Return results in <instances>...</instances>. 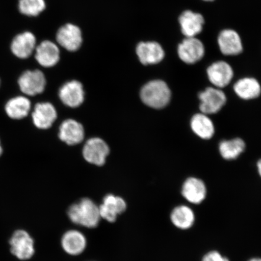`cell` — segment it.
Segmentation results:
<instances>
[{
	"mask_svg": "<svg viewBox=\"0 0 261 261\" xmlns=\"http://www.w3.org/2000/svg\"><path fill=\"white\" fill-rule=\"evenodd\" d=\"M67 215L73 223L89 228L96 227L101 219L99 206L88 198L70 205Z\"/></svg>",
	"mask_w": 261,
	"mask_h": 261,
	"instance_id": "cell-1",
	"label": "cell"
},
{
	"mask_svg": "<svg viewBox=\"0 0 261 261\" xmlns=\"http://www.w3.org/2000/svg\"><path fill=\"white\" fill-rule=\"evenodd\" d=\"M140 97L147 106L155 109H162L170 102L171 92L165 82L153 80L143 87Z\"/></svg>",
	"mask_w": 261,
	"mask_h": 261,
	"instance_id": "cell-2",
	"label": "cell"
},
{
	"mask_svg": "<svg viewBox=\"0 0 261 261\" xmlns=\"http://www.w3.org/2000/svg\"><path fill=\"white\" fill-rule=\"evenodd\" d=\"M9 244L11 252L19 260H29L34 255V240L27 231L22 229L15 231L9 240Z\"/></svg>",
	"mask_w": 261,
	"mask_h": 261,
	"instance_id": "cell-3",
	"label": "cell"
},
{
	"mask_svg": "<svg viewBox=\"0 0 261 261\" xmlns=\"http://www.w3.org/2000/svg\"><path fill=\"white\" fill-rule=\"evenodd\" d=\"M202 113L212 114L219 112L226 103V94L217 87H208L199 94Z\"/></svg>",
	"mask_w": 261,
	"mask_h": 261,
	"instance_id": "cell-4",
	"label": "cell"
},
{
	"mask_svg": "<svg viewBox=\"0 0 261 261\" xmlns=\"http://www.w3.org/2000/svg\"><path fill=\"white\" fill-rule=\"evenodd\" d=\"M18 85L19 89L25 95L34 96L43 92L46 86V80L40 70H28L19 77Z\"/></svg>",
	"mask_w": 261,
	"mask_h": 261,
	"instance_id": "cell-5",
	"label": "cell"
},
{
	"mask_svg": "<svg viewBox=\"0 0 261 261\" xmlns=\"http://www.w3.org/2000/svg\"><path fill=\"white\" fill-rule=\"evenodd\" d=\"M179 58L188 64H194L203 58L205 48L203 42L195 37L186 38L178 45Z\"/></svg>",
	"mask_w": 261,
	"mask_h": 261,
	"instance_id": "cell-6",
	"label": "cell"
},
{
	"mask_svg": "<svg viewBox=\"0 0 261 261\" xmlns=\"http://www.w3.org/2000/svg\"><path fill=\"white\" fill-rule=\"evenodd\" d=\"M110 148L106 142L98 138L88 140L83 149L84 158L88 162L97 166L105 164Z\"/></svg>",
	"mask_w": 261,
	"mask_h": 261,
	"instance_id": "cell-7",
	"label": "cell"
},
{
	"mask_svg": "<svg viewBox=\"0 0 261 261\" xmlns=\"http://www.w3.org/2000/svg\"><path fill=\"white\" fill-rule=\"evenodd\" d=\"M56 38L58 43L69 51L79 50L83 43V35L80 28L72 24L62 26L57 32Z\"/></svg>",
	"mask_w": 261,
	"mask_h": 261,
	"instance_id": "cell-8",
	"label": "cell"
},
{
	"mask_svg": "<svg viewBox=\"0 0 261 261\" xmlns=\"http://www.w3.org/2000/svg\"><path fill=\"white\" fill-rule=\"evenodd\" d=\"M126 201L122 198L113 194L107 195L99 206L100 218L114 223L117 217L126 211Z\"/></svg>",
	"mask_w": 261,
	"mask_h": 261,
	"instance_id": "cell-9",
	"label": "cell"
},
{
	"mask_svg": "<svg viewBox=\"0 0 261 261\" xmlns=\"http://www.w3.org/2000/svg\"><path fill=\"white\" fill-rule=\"evenodd\" d=\"M136 54L140 63L145 65L161 63L165 55L162 45L155 41L140 42L137 45Z\"/></svg>",
	"mask_w": 261,
	"mask_h": 261,
	"instance_id": "cell-10",
	"label": "cell"
},
{
	"mask_svg": "<svg viewBox=\"0 0 261 261\" xmlns=\"http://www.w3.org/2000/svg\"><path fill=\"white\" fill-rule=\"evenodd\" d=\"M208 80L218 89L226 87L230 83L233 77L232 68L226 62H215L207 68Z\"/></svg>",
	"mask_w": 261,
	"mask_h": 261,
	"instance_id": "cell-11",
	"label": "cell"
},
{
	"mask_svg": "<svg viewBox=\"0 0 261 261\" xmlns=\"http://www.w3.org/2000/svg\"><path fill=\"white\" fill-rule=\"evenodd\" d=\"M59 96L62 102L67 107H80L84 100L83 84L77 81L67 82L61 87Z\"/></svg>",
	"mask_w": 261,
	"mask_h": 261,
	"instance_id": "cell-12",
	"label": "cell"
},
{
	"mask_svg": "<svg viewBox=\"0 0 261 261\" xmlns=\"http://www.w3.org/2000/svg\"><path fill=\"white\" fill-rule=\"evenodd\" d=\"M218 43L221 53L226 56L239 55L243 50L240 36L232 29L221 31L218 36Z\"/></svg>",
	"mask_w": 261,
	"mask_h": 261,
	"instance_id": "cell-13",
	"label": "cell"
},
{
	"mask_svg": "<svg viewBox=\"0 0 261 261\" xmlns=\"http://www.w3.org/2000/svg\"><path fill=\"white\" fill-rule=\"evenodd\" d=\"M178 21L186 38L195 37L203 31L204 19L199 13L187 10L179 16Z\"/></svg>",
	"mask_w": 261,
	"mask_h": 261,
	"instance_id": "cell-14",
	"label": "cell"
},
{
	"mask_svg": "<svg viewBox=\"0 0 261 261\" xmlns=\"http://www.w3.org/2000/svg\"><path fill=\"white\" fill-rule=\"evenodd\" d=\"M35 59L41 66L50 68L55 66L60 60V50L54 42L45 40L35 48Z\"/></svg>",
	"mask_w": 261,
	"mask_h": 261,
	"instance_id": "cell-15",
	"label": "cell"
},
{
	"mask_svg": "<svg viewBox=\"0 0 261 261\" xmlns=\"http://www.w3.org/2000/svg\"><path fill=\"white\" fill-rule=\"evenodd\" d=\"M61 247L69 255L77 256L83 253L87 246L86 236L77 230H70L65 232L61 241Z\"/></svg>",
	"mask_w": 261,
	"mask_h": 261,
	"instance_id": "cell-16",
	"label": "cell"
},
{
	"mask_svg": "<svg viewBox=\"0 0 261 261\" xmlns=\"http://www.w3.org/2000/svg\"><path fill=\"white\" fill-rule=\"evenodd\" d=\"M33 122L39 129H46L53 125L57 118L56 109L49 102L38 103L32 114Z\"/></svg>",
	"mask_w": 261,
	"mask_h": 261,
	"instance_id": "cell-17",
	"label": "cell"
},
{
	"mask_svg": "<svg viewBox=\"0 0 261 261\" xmlns=\"http://www.w3.org/2000/svg\"><path fill=\"white\" fill-rule=\"evenodd\" d=\"M37 39L30 32H25L16 35L11 44V50L16 57L27 59L35 50Z\"/></svg>",
	"mask_w": 261,
	"mask_h": 261,
	"instance_id": "cell-18",
	"label": "cell"
},
{
	"mask_svg": "<svg viewBox=\"0 0 261 261\" xmlns=\"http://www.w3.org/2000/svg\"><path fill=\"white\" fill-rule=\"evenodd\" d=\"M181 194L189 203L199 204L206 197L207 189L201 179L190 177L182 185Z\"/></svg>",
	"mask_w": 261,
	"mask_h": 261,
	"instance_id": "cell-19",
	"label": "cell"
},
{
	"mask_svg": "<svg viewBox=\"0 0 261 261\" xmlns=\"http://www.w3.org/2000/svg\"><path fill=\"white\" fill-rule=\"evenodd\" d=\"M59 137L62 141L68 145H77L83 141L84 138V127L76 120H65L60 126Z\"/></svg>",
	"mask_w": 261,
	"mask_h": 261,
	"instance_id": "cell-20",
	"label": "cell"
},
{
	"mask_svg": "<svg viewBox=\"0 0 261 261\" xmlns=\"http://www.w3.org/2000/svg\"><path fill=\"white\" fill-rule=\"evenodd\" d=\"M233 89L237 95L244 100L256 99L261 93L259 82L252 77H244L238 81Z\"/></svg>",
	"mask_w": 261,
	"mask_h": 261,
	"instance_id": "cell-21",
	"label": "cell"
},
{
	"mask_svg": "<svg viewBox=\"0 0 261 261\" xmlns=\"http://www.w3.org/2000/svg\"><path fill=\"white\" fill-rule=\"evenodd\" d=\"M173 225L181 230H188L193 226L195 221L194 212L185 205L173 208L170 215Z\"/></svg>",
	"mask_w": 261,
	"mask_h": 261,
	"instance_id": "cell-22",
	"label": "cell"
},
{
	"mask_svg": "<svg viewBox=\"0 0 261 261\" xmlns=\"http://www.w3.org/2000/svg\"><path fill=\"white\" fill-rule=\"evenodd\" d=\"M31 109V101L25 96L12 98L5 106L6 114L10 118L14 120L24 119L28 116Z\"/></svg>",
	"mask_w": 261,
	"mask_h": 261,
	"instance_id": "cell-23",
	"label": "cell"
},
{
	"mask_svg": "<svg viewBox=\"0 0 261 261\" xmlns=\"http://www.w3.org/2000/svg\"><path fill=\"white\" fill-rule=\"evenodd\" d=\"M191 126L195 135L203 139H210L214 136L215 128L211 119L204 113H198L192 117Z\"/></svg>",
	"mask_w": 261,
	"mask_h": 261,
	"instance_id": "cell-24",
	"label": "cell"
},
{
	"mask_svg": "<svg viewBox=\"0 0 261 261\" xmlns=\"http://www.w3.org/2000/svg\"><path fill=\"white\" fill-rule=\"evenodd\" d=\"M246 144L243 140L240 138L223 140L219 146L221 156L228 161L237 159L244 152Z\"/></svg>",
	"mask_w": 261,
	"mask_h": 261,
	"instance_id": "cell-25",
	"label": "cell"
},
{
	"mask_svg": "<svg viewBox=\"0 0 261 261\" xmlns=\"http://www.w3.org/2000/svg\"><path fill=\"white\" fill-rule=\"evenodd\" d=\"M44 0H19V10L22 14L29 16L40 15L45 9Z\"/></svg>",
	"mask_w": 261,
	"mask_h": 261,
	"instance_id": "cell-26",
	"label": "cell"
},
{
	"mask_svg": "<svg viewBox=\"0 0 261 261\" xmlns=\"http://www.w3.org/2000/svg\"><path fill=\"white\" fill-rule=\"evenodd\" d=\"M202 261H230L227 257L222 255L218 251H211L203 256Z\"/></svg>",
	"mask_w": 261,
	"mask_h": 261,
	"instance_id": "cell-27",
	"label": "cell"
},
{
	"mask_svg": "<svg viewBox=\"0 0 261 261\" xmlns=\"http://www.w3.org/2000/svg\"><path fill=\"white\" fill-rule=\"evenodd\" d=\"M257 169H258V172L261 177V159L259 160L258 162H257Z\"/></svg>",
	"mask_w": 261,
	"mask_h": 261,
	"instance_id": "cell-28",
	"label": "cell"
},
{
	"mask_svg": "<svg viewBox=\"0 0 261 261\" xmlns=\"http://www.w3.org/2000/svg\"><path fill=\"white\" fill-rule=\"evenodd\" d=\"M248 261H261L260 257H253Z\"/></svg>",
	"mask_w": 261,
	"mask_h": 261,
	"instance_id": "cell-29",
	"label": "cell"
},
{
	"mask_svg": "<svg viewBox=\"0 0 261 261\" xmlns=\"http://www.w3.org/2000/svg\"><path fill=\"white\" fill-rule=\"evenodd\" d=\"M3 153V148L1 145V142H0V156L2 155Z\"/></svg>",
	"mask_w": 261,
	"mask_h": 261,
	"instance_id": "cell-30",
	"label": "cell"
},
{
	"mask_svg": "<svg viewBox=\"0 0 261 261\" xmlns=\"http://www.w3.org/2000/svg\"><path fill=\"white\" fill-rule=\"evenodd\" d=\"M203 1L205 2H213L214 0H203Z\"/></svg>",
	"mask_w": 261,
	"mask_h": 261,
	"instance_id": "cell-31",
	"label": "cell"
},
{
	"mask_svg": "<svg viewBox=\"0 0 261 261\" xmlns=\"http://www.w3.org/2000/svg\"><path fill=\"white\" fill-rule=\"evenodd\" d=\"M0 84H1V83H0Z\"/></svg>",
	"mask_w": 261,
	"mask_h": 261,
	"instance_id": "cell-32",
	"label": "cell"
}]
</instances>
